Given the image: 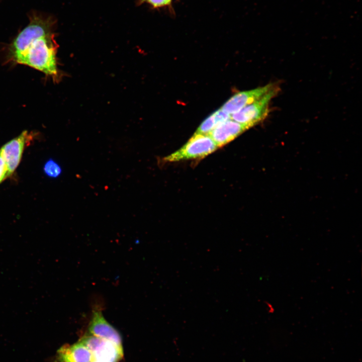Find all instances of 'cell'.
Masks as SVG:
<instances>
[{
    "instance_id": "9a60e30c",
    "label": "cell",
    "mask_w": 362,
    "mask_h": 362,
    "mask_svg": "<svg viewBox=\"0 0 362 362\" xmlns=\"http://www.w3.org/2000/svg\"><path fill=\"white\" fill-rule=\"evenodd\" d=\"M93 362H97V361H93Z\"/></svg>"
},
{
    "instance_id": "6da1fadb",
    "label": "cell",
    "mask_w": 362,
    "mask_h": 362,
    "mask_svg": "<svg viewBox=\"0 0 362 362\" xmlns=\"http://www.w3.org/2000/svg\"><path fill=\"white\" fill-rule=\"evenodd\" d=\"M57 45L54 34L51 33L34 40L7 60L13 64L29 66L57 82L60 76L56 57Z\"/></svg>"
},
{
    "instance_id": "7a4b0ae2",
    "label": "cell",
    "mask_w": 362,
    "mask_h": 362,
    "mask_svg": "<svg viewBox=\"0 0 362 362\" xmlns=\"http://www.w3.org/2000/svg\"><path fill=\"white\" fill-rule=\"evenodd\" d=\"M218 148L209 134L195 133L180 149L163 158L164 162H175L203 158Z\"/></svg>"
},
{
    "instance_id": "5bb4252c",
    "label": "cell",
    "mask_w": 362,
    "mask_h": 362,
    "mask_svg": "<svg viewBox=\"0 0 362 362\" xmlns=\"http://www.w3.org/2000/svg\"><path fill=\"white\" fill-rule=\"evenodd\" d=\"M9 177L8 167L0 150V184Z\"/></svg>"
},
{
    "instance_id": "9c48e42d",
    "label": "cell",
    "mask_w": 362,
    "mask_h": 362,
    "mask_svg": "<svg viewBox=\"0 0 362 362\" xmlns=\"http://www.w3.org/2000/svg\"><path fill=\"white\" fill-rule=\"evenodd\" d=\"M249 128L248 126L230 118L215 127L209 135L219 148L232 141Z\"/></svg>"
},
{
    "instance_id": "4fadbf2b",
    "label": "cell",
    "mask_w": 362,
    "mask_h": 362,
    "mask_svg": "<svg viewBox=\"0 0 362 362\" xmlns=\"http://www.w3.org/2000/svg\"><path fill=\"white\" fill-rule=\"evenodd\" d=\"M140 3H146L153 8H159L171 5L172 0H140Z\"/></svg>"
},
{
    "instance_id": "30bf717a",
    "label": "cell",
    "mask_w": 362,
    "mask_h": 362,
    "mask_svg": "<svg viewBox=\"0 0 362 362\" xmlns=\"http://www.w3.org/2000/svg\"><path fill=\"white\" fill-rule=\"evenodd\" d=\"M57 362H93V355L80 341L72 345H65L57 352Z\"/></svg>"
},
{
    "instance_id": "3957f363",
    "label": "cell",
    "mask_w": 362,
    "mask_h": 362,
    "mask_svg": "<svg viewBox=\"0 0 362 362\" xmlns=\"http://www.w3.org/2000/svg\"><path fill=\"white\" fill-rule=\"evenodd\" d=\"M53 25L52 20L48 18L32 16L29 24L9 45L7 58L20 52L34 40L52 33Z\"/></svg>"
},
{
    "instance_id": "8fae6325",
    "label": "cell",
    "mask_w": 362,
    "mask_h": 362,
    "mask_svg": "<svg viewBox=\"0 0 362 362\" xmlns=\"http://www.w3.org/2000/svg\"><path fill=\"white\" fill-rule=\"evenodd\" d=\"M231 115L221 108L208 116L199 126L196 133L209 134L219 124L230 119Z\"/></svg>"
},
{
    "instance_id": "8992f818",
    "label": "cell",
    "mask_w": 362,
    "mask_h": 362,
    "mask_svg": "<svg viewBox=\"0 0 362 362\" xmlns=\"http://www.w3.org/2000/svg\"><path fill=\"white\" fill-rule=\"evenodd\" d=\"M36 134L28 130L5 143L0 149L7 164L9 177L15 172L20 163L25 148L30 144Z\"/></svg>"
},
{
    "instance_id": "52a82bcc",
    "label": "cell",
    "mask_w": 362,
    "mask_h": 362,
    "mask_svg": "<svg viewBox=\"0 0 362 362\" xmlns=\"http://www.w3.org/2000/svg\"><path fill=\"white\" fill-rule=\"evenodd\" d=\"M269 83L255 89L238 92L231 97L221 108L230 115L257 100L275 86Z\"/></svg>"
},
{
    "instance_id": "277c9868",
    "label": "cell",
    "mask_w": 362,
    "mask_h": 362,
    "mask_svg": "<svg viewBox=\"0 0 362 362\" xmlns=\"http://www.w3.org/2000/svg\"><path fill=\"white\" fill-rule=\"evenodd\" d=\"M280 88L277 84L260 98L231 115L230 118L250 128L263 120L267 115L269 103L278 93Z\"/></svg>"
},
{
    "instance_id": "7c38bea8",
    "label": "cell",
    "mask_w": 362,
    "mask_h": 362,
    "mask_svg": "<svg viewBox=\"0 0 362 362\" xmlns=\"http://www.w3.org/2000/svg\"><path fill=\"white\" fill-rule=\"evenodd\" d=\"M44 174L51 178H57L62 173V169L60 165L55 160L50 158L44 163L43 167Z\"/></svg>"
},
{
    "instance_id": "ba28073f",
    "label": "cell",
    "mask_w": 362,
    "mask_h": 362,
    "mask_svg": "<svg viewBox=\"0 0 362 362\" xmlns=\"http://www.w3.org/2000/svg\"><path fill=\"white\" fill-rule=\"evenodd\" d=\"M89 334L122 346V338L118 331L104 318L100 309L93 310L88 326Z\"/></svg>"
},
{
    "instance_id": "5b68a950",
    "label": "cell",
    "mask_w": 362,
    "mask_h": 362,
    "mask_svg": "<svg viewBox=\"0 0 362 362\" xmlns=\"http://www.w3.org/2000/svg\"><path fill=\"white\" fill-rule=\"evenodd\" d=\"M92 352L97 362H119L123 356L122 346L90 334L80 340Z\"/></svg>"
}]
</instances>
